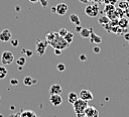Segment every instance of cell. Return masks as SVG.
Segmentation results:
<instances>
[{"instance_id":"cell-1","label":"cell","mask_w":129,"mask_h":117,"mask_svg":"<svg viewBox=\"0 0 129 117\" xmlns=\"http://www.w3.org/2000/svg\"><path fill=\"white\" fill-rule=\"evenodd\" d=\"M49 44H50L53 48H57V49H60V50L67 48V47L69 46V43L63 39V37L59 36L57 32L55 33V36H54L53 40H52Z\"/></svg>"},{"instance_id":"cell-2","label":"cell","mask_w":129,"mask_h":117,"mask_svg":"<svg viewBox=\"0 0 129 117\" xmlns=\"http://www.w3.org/2000/svg\"><path fill=\"white\" fill-rule=\"evenodd\" d=\"M88 102L87 101H84L82 99H78L74 104H73V108H74V111L76 114H80V113H85V110L86 108L88 107Z\"/></svg>"},{"instance_id":"cell-3","label":"cell","mask_w":129,"mask_h":117,"mask_svg":"<svg viewBox=\"0 0 129 117\" xmlns=\"http://www.w3.org/2000/svg\"><path fill=\"white\" fill-rule=\"evenodd\" d=\"M0 60H1V63H2L3 66H8V65H11L14 62V55L11 51L5 50V51L2 52Z\"/></svg>"},{"instance_id":"cell-4","label":"cell","mask_w":129,"mask_h":117,"mask_svg":"<svg viewBox=\"0 0 129 117\" xmlns=\"http://www.w3.org/2000/svg\"><path fill=\"white\" fill-rule=\"evenodd\" d=\"M85 13L88 16H90V17H96L98 15V13H99V7H98V5L95 3V4H92V5L86 6Z\"/></svg>"},{"instance_id":"cell-5","label":"cell","mask_w":129,"mask_h":117,"mask_svg":"<svg viewBox=\"0 0 129 117\" xmlns=\"http://www.w3.org/2000/svg\"><path fill=\"white\" fill-rule=\"evenodd\" d=\"M35 45H36V52H37V54L38 55H42L45 52V49H46V47L48 45V42L46 40H39V39H37Z\"/></svg>"},{"instance_id":"cell-6","label":"cell","mask_w":129,"mask_h":117,"mask_svg":"<svg viewBox=\"0 0 129 117\" xmlns=\"http://www.w3.org/2000/svg\"><path fill=\"white\" fill-rule=\"evenodd\" d=\"M79 98L82 99V100H84V101H87V102H88V101L93 100V99H94V96H93V94H92L91 91H89V90H87V89H83V90L80 91Z\"/></svg>"},{"instance_id":"cell-7","label":"cell","mask_w":129,"mask_h":117,"mask_svg":"<svg viewBox=\"0 0 129 117\" xmlns=\"http://www.w3.org/2000/svg\"><path fill=\"white\" fill-rule=\"evenodd\" d=\"M68 10H69V6H68L66 3H63V2L58 3V4L55 6V13L58 14V15H60V16L67 14Z\"/></svg>"},{"instance_id":"cell-8","label":"cell","mask_w":129,"mask_h":117,"mask_svg":"<svg viewBox=\"0 0 129 117\" xmlns=\"http://www.w3.org/2000/svg\"><path fill=\"white\" fill-rule=\"evenodd\" d=\"M86 117H99V111L94 106H88L85 110Z\"/></svg>"},{"instance_id":"cell-9","label":"cell","mask_w":129,"mask_h":117,"mask_svg":"<svg viewBox=\"0 0 129 117\" xmlns=\"http://www.w3.org/2000/svg\"><path fill=\"white\" fill-rule=\"evenodd\" d=\"M12 38V33L9 29H3L1 32H0V40L3 41V42H7V41H10V39Z\"/></svg>"},{"instance_id":"cell-10","label":"cell","mask_w":129,"mask_h":117,"mask_svg":"<svg viewBox=\"0 0 129 117\" xmlns=\"http://www.w3.org/2000/svg\"><path fill=\"white\" fill-rule=\"evenodd\" d=\"M49 102L53 106L57 107V106L61 105V103H62V97L60 95H50L49 96Z\"/></svg>"},{"instance_id":"cell-11","label":"cell","mask_w":129,"mask_h":117,"mask_svg":"<svg viewBox=\"0 0 129 117\" xmlns=\"http://www.w3.org/2000/svg\"><path fill=\"white\" fill-rule=\"evenodd\" d=\"M49 95H60L62 92V88L58 84H53L49 88Z\"/></svg>"},{"instance_id":"cell-12","label":"cell","mask_w":129,"mask_h":117,"mask_svg":"<svg viewBox=\"0 0 129 117\" xmlns=\"http://www.w3.org/2000/svg\"><path fill=\"white\" fill-rule=\"evenodd\" d=\"M90 42H91V43H96V44H99V43H101V42H102V37H101V36H99V35H97V34L94 32L93 28H91Z\"/></svg>"},{"instance_id":"cell-13","label":"cell","mask_w":129,"mask_h":117,"mask_svg":"<svg viewBox=\"0 0 129 117\" xmlns=\"http://www.w3.org/2000/svg\"><path fill=\"white\" fill-rule=\"evenodd\" d=\"M118 26L121 28H127L129 26V20L126 17H121L118 20Z\"/></svg>"},{"instance_id":"cell-14","label":"cell","mask_w":129,"mask_h":117,"mask_svg":"<svg viewBox=\"0 0 129 117\" xmlns=\"http://www.w3.org/2000/svg\"><path fill=\"white\" fill-rule=\"evenodd\" d=\"M70 21H71L73 24H75V25H81V19H80V17H79L77 14H75V13H72V14L70 15Z\"/></svg>"},{"instance_id":"cell-15","label":"cell","mask_w":129,"mask_h":117,"mask_svg":"<svg viewBox=\"0 0 129 117\" xmlns=\"http://www.w3.org/2000/svg\"><path fill=\"white\" fill-rule=\"evenodd\" d=\"M78 99H79V95L77 93H75V92H70L69 93V95H68V101H69V103L74 104Z\"/></svg>"},{"instance_id":"cell-16","label":"cell","mask_w":129,"mask_h":117,"mask_svg":"<svg viewBox=\"0 0 129 117\" xmlns=\"http://www.w3.org/2000/svg\"><path fill=\"white\" fill-rule=\"evenodd\" d=\"M37 83V80L36 79H32L31 77H29V76H27V77H25L24 79H23V84L25 85V86H31V85H34V84H36Z\"/></svg>"},{"instance_id":"cell-17","label":"cell","mask_w":129,"mask_h":117,"mask_svg":"<svg viewBox=\"0 0 129 117\" xmlns=\"http://www.w3.org/2000/svg\"><path fill=\"white\" fill-rule=\"evenodd\" d=\"M21 117H36V113L32 110H23L21 113H20Z\"/></svg>"},{"instance_id":"cell-18","label":"cell","mask_w":129,"mask_h":117,"mask_svg":"<svg viewBox=\"0 0 129 117\" xmlns=\"http://www.w3.org/2000/svg\"><path fill=\"white\" fill-rule=\"evenodd\" d=\"M90 34H91V29L90 28H83L80 32V35L83 37V38H88L90 37Z\"/></svg>"},{"instance_id":"cell-19","label":"cell","mask_w":129,"mask_h":117,"mask_svg":"<svg viewBox=\"0 0 129 117\" xmlns=\"http://www.w3.org/2000/svg\"><path fill=\"white\" fill-rule=\"evenodd\" d=\"M63 39H64L69 44H71V43L73 42V40H74V33L71 32V31H69V32L63 36Z\"/></svg>"},{"instance_id":"cell-20","label":"cell","mask_w":129,"mask_h":117,"mask_svg":"<svg viewBox=\"0 0 129 117\" xmlns=\"http://www.w3.org/2000/svg\"><path fill=\"white\" fill-rule=\"evenodd\" d=\"M117 6H118V8H120V9L126 11V9H127L128 6H129V3L126 2V1H119V2L117 3Z\"/></svg>"},{"instance_id":"cell-21","label":"cell","mask_w":129,"mask_h":117,"mask_svg":"<svg viewBox=\"0 0 129 117\" xmlns=\"http://www.w3.org/2000/svg\"><path fill=\"white\" fill-rule=\"evenodd\" d=\"M8 74V71L5 66H0V79H4Z\"/></svg>"},{"instance_id":"cell-22","label":"cell","mask_w":129,"mask_h":117,"mask_svg":"<svg viewBox=\"0 0 129 117\" xmlns=\"http://www.w3.org/2000/svg\"><path fill=\"white\" fill-rule=\"evenodd\" d=\"M55 33H56V32L51 31V32H48V33L45 35V40L48 42V44L53 40V38H54V36H55Z\"/></svg>"},{"instance_id":"cell-23","label":"cell","mask_w":129,"mask_h":117,"mask_svg":"<svg viewBox=\"0 0 129 117\" xmlns=\"http://www.w3.org/2000/svg\"><path fill=\"white\" fill-rule=\"evenodd\" d=\"M16 64L18 67H23L26 64V56H19L16 60Z\"/></svg>"},{"instance_id":"cell-24","label":"cell","mask_w":129,"mask_h":117,"mask_svg":"<svg viewBox=\"0 0 129 117\" xmlns=\"http://www.w3.org/2000/svg\"><path fill=\"white\" fill-rule=\"evenodd\" d=\"M98 22L100 24H102V25H105V24H107V23L110 22V19L108 18V16H102L101 18L98 19Z\"/></svg>"},{"instance_id":"cell-25","label":"cell","mask_w":129,"mask_h":117,"mask_svg":"<svg viewBox=\"0 0 129 117\" xmlns=\"http://www.w3.org/2000/svg\"><path fill=\"white\" fill-rule=\"evenodd\" d=\"M68 32H69V30H68L66 27H61V28L58 30V32H57V33H58V35H59V36L63 37V36H64V35H66Z\"/></svg>"},{"instance_id":"cell-26","label":"cell","mask_w":129,"mask_h":117,"mask_svg":"<svg viewBox=\"0 0 129 117\" xmlns=\"http://www.w3.org/2000/svg\"><path fill=\"white\" fill-rule=\"evenodd\" d=\"M56 69H57V71H58V72H63V71L66 70V65H64V64L59 63V64H57V65H56Z\"/></svg>"},{"instance_id":"cell-27","label":"cell","mask_w":129,"mask_h":117,"mask_svg":"<svg viewBox=\"0 0 129 117\" xmlns=\"http://www.w3.org/2000/svg\"><path fill=\"white\" fill-rule=\"evenodd\" d=\"M114 9H115L114 5H111V4H109V5H107V6L105 7V12H106V13H108V12H110V11L114 10Z\"/></svg>"},{"instance_id":"cell-28","label":"cell","mask_w":129,"mask_h":117,"mask_svg":"<svg viewBox=\"0 0 129 117\" xmlns=\"http://www.w3.org/2000/svg\"><path fill=\"white\" fill-rule=\"evenodd\" d=\"M22 53H25L26 56H31L33 54L32 50H30V49H22Z\"/></svg>"},{"instance_id":"cell-29","label":"cell","mask_w":129,"mask_h":117,"mask_svg":"<svg viewBox=\"0 0 129 117\" xmlns=\"http://www.w3.org/2000/svg\"><path fill=\"white\" fill-rule=\"evenodd\" d=\"M10 43H11V45L12 46H14V47H16L18 44H19V41H18V39H10Z\"/></svg>"},{"instance_id":"cell-30","label":"cell","mask_w":129,"mask_h":117,"mask_svg":"<svg viewBox=\"0 0 129 117\" xmlns=\"http://www.w3.org/2000/svg\"><path fill=\"white\" fill-rule=\"evenodd\" d=\"M10 84L13 85V86H16V85H18V80L15 79V78H12V79L10 80Z\"/></svg>"},{"instance_id":"cell-31","label":"cell","mask_w":129,"mask_h":117,"mask_svg":"<svg viewBox=\"0 0 129 117\" xmlns=\"http://www.w3.org/2000/svg\"><path fill=\"white\" fill-rule=\"evenodd\" d=\"M93 52L94 53H100L101 52V48L99 46H94L93 47Z\"/></svg>"},{"instance_id":"cell-32","label":"cell","mask_w":129,"mask_h":117,"mask_svg":"<svg viewBox=\"0 0 129 117\" xmlns=\"http://www.w3.org/2000/svg\"><path fill=\"white\" fill-rule=\"evenodd\" d=\"M79 60H80L81 62H86V61H87V55H86V54H80Z\"/></svg>"},{"instance_id":"cell-33","label":"cell","mask_w":129,"mask_h":117,"mask_svg":"<svg viewBox=\"0 0 129 117\" xmlns=\"http://www.w3.org/2000/svg\"><path fill=\"white\" fill-rule=\"evenodd\" d=\"M39 2H40V4H41L42 7H46L47 4H48V1L47 0H39Z\"/></svg>"},{"instance_id":"cell-34","label":"cell","mask_w":129,"mask_h":117,"mask_svg":"<svg viewBox=\"0 0 129 117\" xmlns=\"http://www.w3.org/2000/svg\"><path fill=\"white\" fill-rule=\"evenodd\" d=\"M82 29H83V26H82V25H76V27H75V30H76L77 32H79V33L81 32Z\"/></svg>"},{"instance_id":"cell-35","label":"cell","mask_w":129,"mask_h":117,"mask_svg":"<svg viewBox=\"0 0 129 117\" xmlns=\"http://www.w3.org/2000/svg\"><path fill=\"white\" fill-rule=\"evenodd\" d=\"M54 54L55 55H60L61 54V50L60 49H57V48H54Z\"/></svg>"},{"instance_id":"cell-36","label":"cell","mask_w":129,"mask_h":117,"mask_svg":"<svg viewBox=\"0 0 129 117\" xmlns=\"http://www.w3.org/2000/svg\"><path fill=\"white\" fill-rule=\"evenodd\" d=\"M124 39H125V40H127V41H129V32L124 33Z\"/></svg>"},{"instance_id":"cell-37","label":"cell","mask_w":129,"mask_h":117,"mask_svg":"<svg viewBox=\"0 0 129 117\" xmlns=\"http://www.w3.org/2000/svg\"><path fill=\"white\" fill-rule=\"evenodd\" d=\"M9 117H21V115H20V113H14V114L10 115Z\"/></svg>"},{"instance_id":"cell-38","label":"cell","mask_w":129,"mask_h":117,"mask_svg":"<svg viewBox=\"0 0 129 117\" xmlns=\"http://www.w3.org/2000/svg\"><path fill=\"white\" fill-rule=\"evenodd\" d=\"M125 13H126V16L129 18V6H128V8L126 9V11H125Z\"/></svg>"},{"instance_id":"cell-39","label":"cell","mask_w":129,"mask_h":117,"mask_svg":"<svg viewBox=\"0 0 129 117\" xmlns=\"http://www.w3.org/2000/svg\"><path fill=\"white\" fill-rule=\"evenodd\" d=\"M51 12L52 13H55V6H52L51 7Z\"/></svg>"},{"instance_id":"cell-40","label":"cell","mask_w":129,"mask_h":117,"mask_svg":"<svg viewBox=\"0 0 129 117\" xmlns=\"http://www.w3.org/2000/svg\"><path fill=\"white\" fill-rule=\"evenodd\" d=\"M82 3H88L89 2V0H80Z\"/></svg>"},{"instance_id":"cell-41","label":"cell","mask_w":129,"mask_h":117,"mask_svg":"<svg viewBox=\"0 0 129 117\" xmlns=\"http://www.w3.org/2000/svg\"><path fill=\"white\" fill-rule=\"evenodd\" d=\"M29 1H30L31 3H36V2H38L39 0H29Z\"/></svg>"},{"instance_id":"cell-42","label":"cell","mask_w":129,"mask_h":117,"mask_svg":"<svg viewBox=\"0 0 129 117\" xmlns=\"http://www.w3.org/2000/svg\"><path fill=\"white\" fill-rule=\"evenodd\" d=\"M10 109H11V110H14V106H13V105H11V107H10Z\"/></svg>"},{"instance_id":"cell-43","label":"cell","mask_w":129,"mask_h":117,"mask_svg":"<svg viewBox=\"0 0 129 117\" xmlns=\"http://www.w3.org/2000/svg\"><path fill=\"white\" fill-rule=\"evenodd\" d=\"M0 117H4V116H3V115H2L1 113H0Z\"/></svg>"},{"instance_id":"cell-44","label":"cell","mask_w":129,"mask_h":117,"mask_svg":"<svg viewBox=\"0 0 129 117\" xmlns=\"http://www.w3.org/2000/svg\"><path fill=\"white\" fill-rule=\"evenodd\" d=\"M125 1H126V2H128V3H129V0H125Z\"/></svg>"},{"instance_id":"cell-45","label":"cell","mask_w":129,"mask_h":117,"mask_svg":"<svg viewBox=\"0 0 129 117\" xmlns=\"http://www.w3.org/2000/svg\"><path fill=\"white\" fill-rule=\"evenodd\" d=\"M0 101H1V97H0Z\"/></svg>"},{"instance_id":"cell-46","label":"cell","mask_w":129,"mask_h":117,"mask_svg":"<svg viewBox=\"0 0 129 117\" xmlns=\"http://www.w3.org/2000/svg\"><path fill=\"white\" fill-rule=\"evenodd\" d=\"M36 117H39V116H36Z\"/></svg>"}]
</instances>
